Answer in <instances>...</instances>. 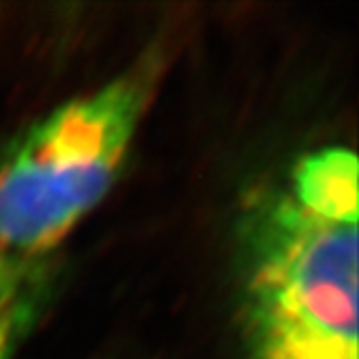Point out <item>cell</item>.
<instances>
[{
  "label": "cell",
  "mask_w": 359,
  "mask_h": 359,
  "mask_svg": "<svg viewBox=\"0 0 359 359\" xmlns=\"http://www.w3.org/2000/svg\"><path fill=\"white\" fill-rule=\"evenodd\" d=\"M27 316V294L18 262L0 251V359H9Z\"/></svg>",
  "instance_id": "cell-3"
},
{
  "label": "cell",
  "mask_w": 359,
  "mask_h": 359,
  "mask_svg": "<svg viewBox=\"0 0 359 359\" xmlns=\"http://www.w3.org/2000/svg\"><path fill=\"white\" fill-rule=\"evenodd\" d=\"M121 74L37 121L0 165V251L18 260L57 247L115 184L149 100Z\"/></svg>",
  "instance_id": "cell-2"
},
{
  "label": "cell",
  "mask_w": 359,
  "mask_h": 359,
  "mask_svg": "<svg viewBox=\"0 0 359 359\" xmlns=\"http://www.w3.org/2000/svg\"><path fill=\"white\" fill-rule=\"evenodd\" d=\"M249 359H357V156H303L247 238Z\"/></svg>",
  "instance_id": "cell-1"
}]
</instances>
